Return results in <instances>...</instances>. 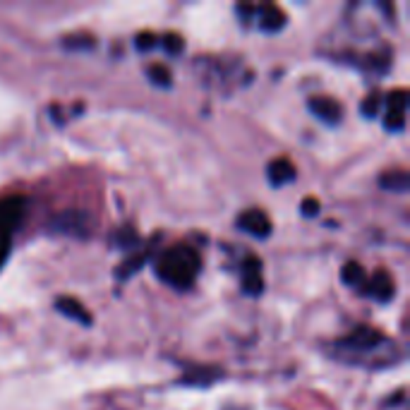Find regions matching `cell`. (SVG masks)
Segmentation results:
<instances>
[{"label": "cell", "mask_w": 410, "mask_h": 410, "mask_svg": "<svg viewBox=\"0 0 410 410\" xmlns=\"http://www.w3.org/2000/svg\"><path fill=\"white\" fill-rule=\"evenodd\" d=\"M379 109H382V96H377V94H370V96L365 99L362 106H360L365 118H377V116H379Z\"/></svg>", "instance_id": "21"}, {"label": "cell", "mask_w": 410, "mask_h": 410, "mask_svg": "<svg viewBox=\"0 0 410 410\" xmlns=\"http://www.w3.org/2000/svg\"><path fill=\"white\" fill-rule=\"evenodd\" d=\"M94 218L87 211L70 209V211H60L58 216L50 218L48 228L50 233H58V236H72V238H87L92 233Z\"/></svg>", "instance_id": "4"}, {"label": "cell", "mask_w": 410, "mask_h": 410, "mask_svg": "<svg viewBox=\"0 0 410 410\" xmlns=\"http://www.w3.org/2000/svg\"><path fill=\"white\" fill-rule=\"evenodd\" d=\"M199 264V252L190 248V245H170L168 250H163L159 255L154 271L166 286L187 290L197 281Z\"/></svg>", "instance_id": "1"}, {"label": "cell", "mask_w": 410, "mask_h": 410, "mask_svg": "<svg viewBox=\"0 0 410 410\" xmlns=\"http://www.w3.org/2000/svg\"><path fill=\"white\" fill-rule=\"evenodd\" d=\"M340 281H343L348 288H353V290H358V293H360L362 286H365V281H367V276H365V269L360 267V264L348 262L343 267V271H340Z\"/></svg>", "instance_id": "13"}, {"label": "cell", "mask_w": 410, "mask_h": 410, "mask_svg": "<svg viewBox=\"0 0 410 410\" xmlns=\"http://www.w3.org/2000/svg\"><path fill=\"white\" fill-rule=\"evenodd\" d=\"M300 209H302V216H307V218L317 216V214H319V201L314 199V197H307V199L300 204Z\"/></svg>", "instance_id": "22"}, {"label": "cell", "mask_w": 410, "mask_h": 410, "mask_svg": "<svg viewBox=\"0 0 410 410\" xmlns=\"http://www.w3.org/2000/svg\"><path fill=\"white\" fill-rule=\"evenodd\" d=\"M221 377L218 370H211V367H199V370H192L190 375L182 377V384L185 387H209V384Z\"/></svg>", "instance_id": "15"}, {"label": "cell", "mask_w": 410, "mask_h": 410, "mask_svg": "<svg viewBox=\"0 0 410 410\" xmlns=\"http://www.w3.org/2000/svg\"><path fill=\"white\" fill-rule=\"evenodd\" d=\"M360 293L370 295V298H375L377 302H389L394 298V281L389 279L387 271H377L370 281H365Z\"/></svg>", "instance_id": "8"}, {"label": "cell", "mask_w": 410, "mask_h": 410, "mask_svg": "<svg viewBox=\"0 0 410 410\" xmlns=\"http://www.w3.org/2000/svg\"><path fill=\"white\" fill-rule=\"evenodd\" d=\"M24 218V197L15 194V197L0 199V267L5 264L12 248V238H15L17 226Z\"/></svg>", "instance_id": "2"}, {"label": "cell", "mask_w": 410, "mask_h": 410, "mask_svg": "<svg viewBox=\"0 0 410 410\" xmlns=\"http://www.w3.org/2000/svg\"><path fill=\"white\" fill-rule=\"evenodd\" d=\"M147 77L154 87H163V89H168V87L173 84L168 67H163V65H149L147 67Z\"/></svg>", "instance_id": "17"}, {"label": "cell", "mask_w": 410, "mask_h": 410, "mask_svg": "<svg viewBox=\"0 0 410 410\" xmlns=\"http://www.w3.org/2000/svg\"><path fill=\"white\" fill-rule=\"evenodd\" d=\"M336 350H343V353H350V355H358V353H375L379 348H387L389 340L384 336L382 331L372 329V326H358L353 329L348 336L336 340Z\"/></svg>", "instance_id": "3"}, {"label": "cell", "mask_w": 410, "mask_h": 410, "mask_svg": "<svg viewBox=\"0 0 410 410\" xmlns=\"http://www.w3.org/2000/svg\"><path fill=\"white\" fill-rule=\"evenodd\" d=\"M406 109H408L406 92L399 89V92H394V94H389V99H387V116H384V128H387L391 135H399V132L406 130Z\"/></svg>", "instance_id": "5"}, {"label": "cell", "mask_w": 410, "mask_h": 410, "mask_svg": "<svg viewBox=\"0 0 410 410\" xmlns=\"http://www.w3.org/2000/svg\"><path fill=\"white\" fill-rule=\"evenodd\" d=\"M147 260H149V252H137L132 260L123 262L121 267H118L116 276H118V279H130L132 274H137V271L144 267V262H147Z\"/></svg>", "instance_id": "16"}, {"label": "cell", "mask_w": 410, "mask_h": 410, "mask_svg": "<svg viewBox=\"0 0 410 410\" xmlns=\"http://www.w3.org/2000/svg\"><path fill=\"white\" fill-rule=\"evenodd\" d=\"M267 178H269L271 187H286L295 180V166L286 159V156L274 159L267 168Z\"/></svg>", "instance_id": "10"}, {"label": "cell", "mask_w": 410, "mask_h": 410, "mask_svg": "<svg viewBox=\"0 0 410 410\" xmlns=\"http://www.w3.org/2000/svg\"><path fill=\"white\" fill-rule=\"evenodd\" d=\"M379 185L389 192H408L410 180L406 170H394V173H384L379 178Z\"/></svg>", "instance_id": "14"}, {"label": "cell", "mask_w": 410, "mask_h": 410, "mask_svg": "<svg viewBox=\"0 0 410 410\" xmlns=\"http://www.w3.org/2000/svg\"><path fill=\"white\" fill-rule=\"evenodd\" d=\"M307 109H310L314 116L326 125H338L340 116H343L340 104L338 101H333L331 96H312L310 101H307Z\"/></svg>", "instance_id": "7"}, {"label": "cell", "mask_w": 410, "mask_h": 410, "mask_svg": "<svg viewBox=\"0 0 410 410\" xmlns=\"http://www.w3.org/2000/svg\"><path fill=\"white\" fill-rule=\"evenodd\" d=\"M156 43H159V41H156L151 34H140V36H137V41H135V46H137V50H149V48H154Z\"/></svg>", "instance_id": "23"}, {"label": "cell", "mask_w": 410, "mask_h": 410, "mask_svg": "<svg viewBox=\"0 0 410 410\" xmlns=\"http://www.w3.org/2000/svg\"><path fill=\"white\" fill-rule=\"evenodd\" d=\"M113 243H116L121 250H128V252H130V250H137V248L142 245V240H140V238H137L130 228H125V231L118 233L116 240H113Z\"/></svg>", "instance_id": "19"}, {"label": "cell", "mask_w": 410, "mask_h": 410, "mask_svg": "<svg viewBox=\"0 0 410 410\" xmlns=\"http://www.w3.org/2000/svg\"><path fill=\"white\" fill-rule=\"evenodd\" d=\"M62 46L65 48H70V50H89V48H94L96 46V41H94V36H89V34H84V36H67V39H62Z\"/></svg>", "instance_id": "18"}, {"label": "cell", "mask_w": 410, "mask_h": 410, "mask_svg": "<svg viewBox=\"0 0 410 410\" xmlns=\"http://www.w3.org/2000/svg\"><path fill=\"white\" fill-rule=\"evenodd\" d=\"M55 310H58L60 314H65L67 319L77 321V324L82 326H89L92 324V314L82 307V302H77L74 298H58L55 300Z\"/></svg>", "instance_id": "12"}, {"label": "cell", "mask_w": 410, "mask_h": 410, "mask_svg": "<svg viewBox=\"0 0 410 410\" xmlns=\"http://www.w3.org/2000/svg\"><path fill=\"white\" fill-rule=\"evenodd\" d=\"M159 43L163 46V50H166V53H170V55H180L182 50H185V41H182L178 34H168V36H163V39H161Z\"/></svg>", "instance_id": "20"}, {"label": "cell", "mask_w": 410, "mask_h": 410, "mask_svg": "<svg viewBox=\"0 0 410 410\" xmlns=\"http://www.w3.org/2000/svg\"><path fill=\"white\" fill-rule=\"evenodd\" d=\"M255 20H257V27L262 31H267V34H276V31H281L286 27V15H283L281 8H276V5H260V8H255Z\"/></svg>", "instance_id": "9"}, {"label": "cell", "mask_w": 410, "mask_h": 410, "mask_svg": "<svg viewBox=\"0 0 410 410\" xmlns=\"http://www.w3.org/2000/svg\"><path fill=\"white\" fill-rule=\"evenodd\" d=\"M238 228L243 233H250V236H255V238H269L271 221L262 209H248L238 216Z\"/></svg>", "instance_id": "6"}, {"label": "cell", "mask_w": 410, "mask_h": 410, "mask_svg": "<svg viewBox=\"0 0 410 410\" xmlns=\"http://www.w3.org/2000/svg\"><path fill=\"white\" fill-rule=\"evenodd\" d=\"M264 288L262 281V262L257 257H248L243 262V290L248 295H260Z\"/></svg>", "instance_id": "11"}]
</instances>
